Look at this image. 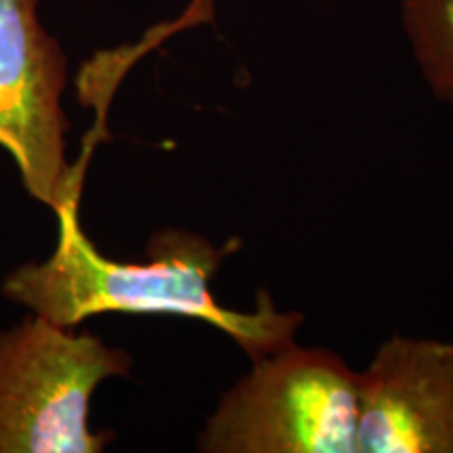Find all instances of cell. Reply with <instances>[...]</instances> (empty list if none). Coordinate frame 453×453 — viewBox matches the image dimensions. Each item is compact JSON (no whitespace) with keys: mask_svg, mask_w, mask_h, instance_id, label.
<instances>
[{"mask_svg":"<svg viewBox=\"0 0 453 453\" xmlns=\"http://www.w3.org/2000/svg\"><path fill=\"white\" fill-rule=\"evenodd\" d=\"M57 220L55 252L3 281L4 296L57 326L78 327L107 313L183 317L223 332L254 361L294 342L304 324L303 313L281 311L267 292L258 294L252 311L223 307L214 298V277L240 250V240L217 246L194 231L166 226L150 237L145 260H116L81 229L78 202L61 208Z\"/></svg>","mask_w":453,"mask_h":453,"instance_id":"obj_1","label":"cell"},{"mask_svg":"<svg viewBox=\"0 0 453 453\" xmlns=\"http://www.w3.org/2000/svg\"><path fill=\"white\" fill-rule=\"evenodd\" d=\"M359 372L296 340L252 361L208 416L202 453H357Z\"/></svg>","mask_w":453,"mask_h":453,"instance_id":"obj_2","label":"cell"},{"mask_svg":"<svg viewBox=\"0 0 453 453\" xmlns=\"http://www.w3.org/2000/svg\"><path fill=\"white\" fill-rule=\"evenodd\" d=\"M133 357L44 317L0 332V453H99L113 433L90 428V401Z\"/></svg>","mask_w":453,"mask_h":453,"instance_id":"obj_3","label":"cell"},{"mask_svg":"<svg viewBox=\"0 0 453 453\" xmlns=\"http://www.w3.org/2000/svg\"><path fill=\"white\" fill-rule=\"evenodd\" d=\"M41 0H0V147L27 196L55 214L81 200L67 162V55L42 26Z\"/></svg>","mask_w":453,"mask_h":453,"instance_id":"obj_4","label":"cell"},{"mask_svg":"<svg viewBox=\"0 0 453 453\" xmlns=\"http://www.w3.org/2000/svg\"><path fill=\"white\" fill-rule=\"evenodd\" d=\"M357 453H453V342L393 336L359 372Z\"/></svg>","mask_w":453,"mask_h":453,"instance_id":"obj_5","label":"cell"},{"mask_svg":"<svg viewBox=\"0 0 453 453\" xmlns=\"http://www.w3.org/2000/svg\"><path fill=\"white\" fill-rule=\"evenodd\" d=\"M401 24L428 88L453 105V0H401Z\"/></svg>","mask_w":453,"mask_h":453,"instance_id":"obj_6","label":"cell"}]
</instances>
